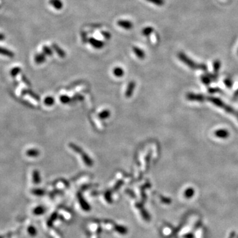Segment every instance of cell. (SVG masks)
I'll return each mask as SVG.
<instances>
[{
    "instance_id": "484cf974",
    "label": "cell",
    "mask_w": 238,
    "mask_h": 238,
    "mask_svg": "<svg viewBox=\"0 0 238 238\" xmlns=\"http://www.w3.org/2000/svg\"><path fill=\"white\" fill-rule=\"evenodd\" d=\"M42 50H43V52L44 53V54L48 55V56L52 55V51L49 47H48L46 46H44L43 47H42Z\"/></svg>"
},
{
    "instance_id": "836d02e7",
    "label": "cell",
    "mask_w": 238,
    "mask_h": 238,
    "mask_svg": "<svg viewBox=\"0 0 238 238\" xmlns=\"http://www.w3.org/2000/svg\"><path fill=\"white\" fill-rule=\"evenodd\" d=\"M82 40H83V42H87L88 41L89 39H87V35H86V33H83L82 34Z\"/></svg>"
},
{
    "instance_id": "4dcf8cb0",
    "label": "cell",
    "mask_w": 238,
    "mask_h": 238,
    "mask_svg": "<svg viewBox=\"0 0 238 238\" xmlns=\"http://www.w3.org/2000/svg\"><path fill=\"white\" fill-rule=\"evenodd\" d=\"M207 75L209 76V77L210 78V79L212 80V82H216L217 80H218V75L216 73H207Z\"/></svg>"
},
{
    "instance_id": "d6986e66",
    "label": "cell",
    "mask_w": 238,
    "mask_h": 238,
    "mask_svg": "<svg viewBox=\"0 0 238 238\" xmlns=\"http://www.w3.org/2000/svg\"><path fill=\"white\" fill-rule=\"evenodd\" d=\"M153 28H152V26H147V27L144 28L142 31V34L145 36H150L153 31Z\"/></svg>"
},
{
    "instance_id": "ac0fdd59",
    "label": "cell",
    "mask_w": 238,
    "mask_h": 238,
    "mask_svg": "<svg viewBox=\"0 0 238 238\" xmlns=\"http://www.w3.org/2000/svg\"><path fill=\"white\" fill-rule=\"evenodd\" d=\"M124 73V70H123V69H122L121 68H120V67H116V68H115L114 69V70H113V73H114V75L115 76H116V77H119L123 76Z\"/></svg>"
},
{
    "instance_id": "cb8c5ba5",
    "label": "cell",
    "mask_w": 238,
    "mask_h": 238,
    "mask_svg": "<svg viewBox=\"0 0 238 238\" xmlns=\"http://www.w3.org/2000/svg\"><path fill=\"white\" fill-rule=\"evenodd\" d=\"M146 1L155 4L157 5V6H162V5L165 3V1H164V0H146Z\"/></svg>"
},
{
    "instance_id": "1f68e13d",
    "label": "cell",
    "mask_w": 238,
    "mask_h": 238,
    "mask_svg": "<svg viewBox=\"0 0 238 238\" xmlns=\"http://www.w3.org/2000/svg\"><path fill=\"white\" fill-rule=\"evenodd\" d=\"M101 34L103 35V36L105 37V39H107V40L110 39L111 35H110V33H109V32H108V31H102L101 32Z\"/></svg>"
},
{
    "instance_id": "f546056e",
    "label": "cell",
    "mask_w": 238,
    "mask_h": 238,
    "mask_svg": "<svg viewBox=\"0 0 238 238\" xmlns=\"http://www.w3.org/2000/svg\"><path fill=\"white\" fill-rule=\"evenodd\" d=\"M208 92L210 93H222V89L218 87H210L208 89Z\"/></svg>"
},
{
    "instance_id": "4316f807",
    "label": "cell",
    "mask_w": 238,
    "mask_h": 238,
    "mask_svg": "<svg viewBox=\"0 0 238 238\" xmlns=\"http://www.w3.org/2000/svg\"><path fill=\"white\" fill-rule=\"evenodd\" d=\"M21 72V69L19 67H15L13 68L12 71H11V75H12L13 77H15L16 76L19 74V73Z\"/></svg>"
},
{
    "instance_id": "8992f818",
    "label": "cell",
    "mask_w": 238,
    "mask_h": 238,
    "mask_svg": "<svg viewBox=\"0 0 238 238\" xmlns=\"http://www.w3.org/2000/svg\"><path fill=\"white\" fill-rule=\"evenodd\" d=\"M117 25L120 26V27L126 30L131 29L133 27V24H132L130 21L127 20H119L117 22Z\"/></svg>"
},
{
    "instance_id": "9a60e30c",
    "label": "cell",
    "mask_w": 238,
    "mask_h": 238,
    "mask_svg": "<svg viewBox=\"0 0 238 238\" xmlns=\"http://www.w3.org/2000/svg\"><path fill=\"white\" fill-rule=\"evenodd\" d=\"M0 54H2L8 57L14 56V54L12 51H10L6 49H3L2 47H0Z\"/></svg>"
},
{
    "instance_id": "603a6c76",
    "label": "cell",
    "mask_w": 238,
    "mask_h": 238,
    "mask_svg": "<svg viewBox=\"0 0 238 238\" xmlns=\"http://www.w3.org/2000/svg\"><path fill=\"white\" fill-rule=\"evenodd\" d=\"M54 103V99L52 97H47L44 99V104L46 106H52Z\"/></svg>"
},
{
    "instance_id": "5b68a950",
    "label": "cell",
    "mask_w": 238,
    "mask_h": 238,
    "mask_svg": "<svg viewBox=\"0 0 238 238\" xmlns=\"http://www.w3.org/2000/svg\"><path fill=\"white\" fill-rule=\"evenodd\" d=\"M88 42L90 44L95 48V49H102L104 46V42L103 41L97 40L94 38L89 39Z\"/></svg>"
},
{
    "instance_id": "e575fe53",
    "label": "cell",
    "mask_w": 238,
    "mask_h": 238,
    "mask_svg": "<svg viewBox=\"0 0 238 238\" xmlns=\"http://www.w3.org/2000/svg\"><path fill=\"white\" fill-rule=\"evenodd\" d=\"M238 98V89L236 90V92L234 93V99H236Z\"/></svg>"
},
{
    "instance_id": "2e32d148",
    "label": "cell",
    "mask_w": 238,
    "mask_h": 238,
    "mask_svg": "<svg viewBox=\"0 0 238 238\" xmlns=\"http://www.w3.org/2000/svg\"><path fill=\"white\" fill-rule=\"evenodd\" d=\"M200 80L204 85H206V86H208V85H210V83L212 82V80L207 74H203V75L201 76Z\"/></svg>"
},
{
    "instance_id": "7c38bea8",
    "label": "cell",
    "mask_w": 238,
    "mask_h": 238,
    "mask_svg": "<svg viewBox=\"0 0 238 238\" xmlns=\"http://www.w3.org/2000/svg\"><path fill=\"white\" fill-rule=\"evenodd\" d=\"M26 156H28L29 157H37L40 155V152H39V150H36V149H30V150H29L26 151Z\"/></svg>"
},
{
    "instance_id": "e0dca14e",
    "label": "cell",
    "mask_w": 238,
    "mask_h": 238,
    "mask_svg": "<svg viewBox=\"0 0 238 238\" xmlns=\"http://www.w3.org/2000/svg\"><path fill=\"white\" fill-rule=\"evenodd\" d=\"M220 67H221V62H220V61L218 60H216L213 62V68H214V73H216V74H217V75H218V72H219L220 69Z\"/></svg>"
},
{
    "instance_id": "83f0119b",
    "label": "cell",
    "mask_w": 238,
    "mask_h": 238,
    "mask_svg": "<svg viewBox=\"0 0 238 238\" xmlns=\"http://www.w3.org/2000/svg\"><path fill=\"white\" fill-rule=\"evenodd\" d=\"M60 100L62 103L67 104L71 101V99L68 96H66V95H62L60 97Z\"/></svg>"
},
{
    "instance_id": "d590c367",
    "label": "cell",
    "mask_w": 238,
    "mask_h": 238,
    "mask_svg": "<svg viewBox=\"0 0 238 238\" xmlns=\"http://www.w3.org/2000/svg\"><path fill=\"white\" fill-rule=\"evenodd\" d=\"M4 39V36L3 34H1L0 33V40H2Z\"/></svg>"
},
{
    "instance_id": "ba28073f",
    "label": "cell",
    "mask_w": 238,
    "mask_h": 238,
    "mask_svg": "<svg viewBox=\"0 0 238 238\" xmlns=\"http://www.w3.org/2000/svg\"><path fill=\"white\" fill-rule=\"evenodd\" d=\"M135 86H136V83L134 82H131L129 83L128 87H127V89H126V93H125L126 97L129 98L132 96V94H133Z\"/></svg>"
},
{
    "instance_id": "9c48e42d",
    "label": "cell",
    "mask_w": 238,
    "mask_h": 238,
    "mask_svg": "<svg viewBox=\"0 0 238 238\" xmlns=\"http://www.w3.org/2000/svg\"><path fill=\"white\" fill-rule=\"evenodd\" d=\"M133 51L134 52V54H136V56L137 57H138L140 59H141V60L144 59L146 54H145V52L144 50H141L140 49H139L138 47L134 46L133 47Z\"/></svg>"
},
{
    "instance_id": "8fae6325",
    "label": "cell",
    "mask_w": 238,
    "mask_h": 238,
    "mask_svg": "<svg viewBox=\"0 0 238 238\" xmlns=\"http://www.w3.org/2000/svg\"><path fill=\"white\" fill-rule=\"evenodd\" d=\"M49 3L56 9H61L63 7V3L61 0H50Z\"/></svg>"
},
{
    "instance_id": "52a82bcc",
    "label": "cell",
    "mask_w": 238,
    "mask_h": 238,
    "mask_svg": "<svg viewBox=\"0 0 238 238\" xmlns=\"http://www.w3.org/2000/svg\"><path fill=\"white\" fill-rule=\"evenodd\" d=\"M80 155L82 156V158L83 161V162L86 163V165L89 166V167H91L93 164V162L91 158L89 157L87 154H86V152H84L83 151L80 153Z\"/></svg>"
},
{
    "instance_id": "7402d4cb",
    "label": "cell",
    "mask_w": 238,
    "mask_h": 238,
    "mask_svg": "<svg viewBox=\"0 0 238 238\" xmlns=\"http://www.w3.org/2000/svg\"><path fill=\"white\" fill-rule=\"evenodd\" d=\"M70 147L72 148V149L74 151L76 152V153H78L79 154H80V153L83 152V150L82 149V148L80 147H79L78 146L74 144H72V143H71V144H70Z\"/></svg>"
},
{
    "instance_id": "30bf717a",
    "label": "cell",
    "mask_w": 238,
    "mask_h": 238,
    "mask_svg": "<svg viewBox=\"0 0 238 238\" xmlns=\"http://www.w3.org/2000/svg\"><path fill=\"white\" fill-rule=\"evenodd\" d=\"M52 47L54 50L56 51V52L58 54V55L61 58H64L66 56V52L63 51L62 49L58 46L56 44H52Z\"/></svg>"
},
{
    "instance_id": "3957f363",
    "label": "cell",
    "mask_w": 238,
    "mask_h": 238,
    "mask_svg": "<svg viewBox=\"0 0 238 238\" xmlns=\"http://www.w3.org/2000/svg\"><path fill=\"white\" fill-rule=\"evenodd\" d=\"M187 99L190 101H196L199 103H203L205 101L206 97L202 94L194 93H188L186 96Z\"/></svg>"
},
{
    "instance_id": "7a4b0ae2",
    "label": "cell",
    "mask_w": 238,
    "mask_h": 238,
    "mask_svg": "<svg viewBox=\"0 0 238 238\" xmlns=\"http://www.w3.org/2000/svg\"><path fill=\"white\" fill-rule=\"evenodd\" d=\"M207 100L209 102L212 103L216 107L224 109L226 113L234 114L236 116L238 114V111H236L234 108L231 107L230 105L226 104L223 100H222L220 99L215 97H207Z\"/></svg>"
},
{
    "instance_id": "4fadbf2b",
    "label": "cell",
    "mask_w": 238,
    "mask_h": 238,
    "mask_svg": "<svg viewBox=\"0 0 238 238\" xmlns=\"http://www.w3.org/2000/svg\"><path fill=\"white\" fill-rule=\"evenodd\" d=\"M33 181L35 184H39L40 182V176L39 171L34 170L33 172Z\"/></svg>"
},
{
    "instance_id": "d4e9b609",
    "label": "cell",
    "mask_w": 238,
    "mask_h": 238,
    "mask_svg": "<svg viewBox=\"0 0 238 238\" xmlns=\"http://www.w3.org/2000/svg\"><path fill=\"white\" fill-rule=\"evenodd\" d=\"M225 86L227 88H231L233 86V81L230 78H226L224 81Z\"/></svg>"
},
{
    "instance_id": "74e56055",
    "label": "cell",
    "mask_w": 238,
    "mask_h": 238,
    "mask_svg": "<svg viewBox=\"0 0 238 238\" xmlns=\"http://www.w3.org/2000/svg\"><path fill=\"white\" fill-rule=\"evenodd\" d=\"M237 54H238V50H237Z\"/></svg>"
},
{
    "instance_id": "5bb4252c",
    "label": "cell",
    "mask_w": 238,
    "mask_h": 238,
    "mask_svg": "<svg viewBox=\"0 0 238 238\" xmlns=\"http://www.w3.org/2000/svg\"><path fill=\"white\" fill-rule=\"evenodd\" d=\"M45 60V56L43 54H39L35 56V61L37 64H40V63H43Z\"/></svg>"
},
{
    "instance_id": "8d00e7d4",
    "label": "cell",
    "mask_w": 238,
    "mask_h": 238,
    "mask_svg": "<svg viewBox=\"0 0 238 238\" xmlns=\"http://www.w3.org/2000/svg\"><path fill=\"white\" fill-rule=\"evenodd\" d=\"M236 118H237V120H238V114H237V116H236Z\"/></svg>"
},
{
    "instance_id": "ffe728a7",
    "label": "cell",
    "mask_w": 238,
    "mask_h": 238,
    "mask_svg": "<svg viewBox=\"0 0 238 238\" xmlns=\"http://www.w3.org/2000/svg\"><path fill=\"white\" fill-rule=\"evenodd\" d=\"M194 190L193 188L190 187V188H188L187 189H186V190L184 191V195L186 198H190L193 197V196L194 195Z\"/></svg>"
},
{
    "instance_id": "277c9868",
    "label": "cell",
    "mask_w": 238,
    "mask_h": 238,
    "mask_svg": "<svg viewBox=\"0 0 238 238\" xmlns=\"http://www.w3.org/2000/svg\"><path fill=\"white\" fill-rule=\"evenodd\" d=\"M214 136L220 139H226L230 136V132L226 129H218L214 131Z\"/></svg>"
},
{
    "instance_id": "6da1fadb",
    "label": "cell",
    "mask_w": 238,
    "mask_h": 238,
    "mask_svg": "<svg viewBox=\"0 0 238 238\" xmlns=\"http://www.w3.org/2000/svg\"><path fill=\"white\" fill-rule=\"evenodd\" d=\"M178 58L179 59L181 60L182 62H183L185 65H187L190 68H191L192 70H201L203 72H207L208 67L204 63H199L195 62L194 60L187 56L184 53L181 52L178 53Z\"/></svg>"
},
{
    "instance_id": "44dd1931",
    "label": "cell",
    "mask_w": 238,
    "mask_h": 238,
    "mask_svg": "<svg viewBox=\"0 0 238 238\" xmlns=\"http://www.w3.org/2000/svg\"><path fill=\"white\" fill-rule=\"evenodd\" d=\"M110 114V113L109 110H105L99 114V118L100 119H107L109 117Z\"/></svg>"
},
{
    "instance_id": "f1b7e54d",
    "label": "cell",
    "mask_w": 238,
    "mask_h": 238,
    "mask_svg": "<svg viewBox=\"0 0 238 238\" xmlns=\"http://www.w3.org/2000/svg\"><path fill=\"white\" fill-rule=\"evenodd\" d=\"M22 93L23 95H25V94H29V95H30L31 97H33L34 99H37V100L39 99V97L37 96L36 94H35L33 91H27V90H24V91L22 92Z\"/></svg>"
},
{
    "instance_id": "d6a6232c",
    "label": "cell",
    "mask_w": 238,
    "mask_h": 238,
    "mask_svg": "<svg viewBox=\"0 0 238 238\" xmlns=\"http://www.w3.org/2000/svg\"><path fill=\"white\" fill-rule=\"evenodd\" d=\"M33 193L36 195H42L44 194V191L41 189H34L33 190Z\"/></svg>"
}]
</instances>
